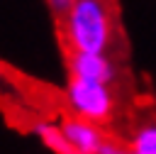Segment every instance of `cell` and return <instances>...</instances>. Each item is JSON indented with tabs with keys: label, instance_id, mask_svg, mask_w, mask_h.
<instances>
[{
	"label": "cell",
	"instance_id": "obj_1",
	"mask_svg": "<svg viewBox=\"0 0 156 154\" xmlns=\"http://www.w3.org/2000/svg\"><path fill=\"white\" fill-rule=\"evenodd\" d=\"M115 17L107 0H78L58 20V34L66 51L107 54L115 44Z\"/></svg>",
	"mask_w": 156,
	"mask_h": 154
},
{
	"label": "cell",
	"instance_id": "obj_2",
	"mask_svg": "<svg viewBox=\"0 0 156 154\" xmlns=\"http://www.w3.org/2000/svg\"><path fill=\"white\" fill-rule=\"evenodd\" d=\"M63 100L73 117H80L98 127L110 122L117 112V95H115L112 86L68 78V83L63 88Z\"/></svg>",
	"mask_w": 156,
	"mask_h": 154
},
{
	"label": "cell",
	"instance_id": "obj_3",
	"mask_svg": "<svg viewBox=\"0 0 156 154\" xmlns=\"http://www.w3.org/2000/svg\"><path fill=\"white\" fill-rule=\"evenodd\" d=\"M66 68L68 78L115 86L119 78V66L110 54H85V51H66Z\"/></svg>",
	"mask_w": 156,
	"mask_h": 154
},
{
	"label": "cell",
	"instance_id": "obj_4",
	"mask_svg": "<svg viewBox=\"0 0 156 154\" xmlns=\"http://www.w3.org/2000/svg\"><path fill=\"white\" fill-rule=\"evenodd\" d=\"M58 125H61V130H63V134H66V139L76 154H102V147L107 139L98 125L85 122L80 117H73V115L63 117Z\"/></svg>",
	"mask_w": 156,
	"mask_h": 154
},
{
	"label": "cell",
	"instance_id": "obj_5",
	"mask_svg": "<svg viewBox=\"0 0 156 154\" xmlns=\"http://www.w3.org/2000/svg\"><path fill=\"white\" fill-rule=\"evenodd\" d=\"M32 132H34V134L44 142V147L51 149L54 154H76L73 147L68 144V139H66V134H63V130H61L58 122H44V120H39V122L32 125Z\"/></svg>",
	"mask_w": 156,
	"mask_h": 154
},
{
	"label": "cell",
	"instance_id": "obj_6",
	"mask_svg": "<svg viewBox=\"0 0 156 154\" xmlns=\"http://www.w3.org/2000/svg\"><path fill=\"white\" fill-rule=\"evenodd\" d=\"M129 147L136 154H156V120L139 125L129 137Z\"/></svg>",
	"mask_w": 156,
	"mask_h": 154
},
{
	"label": "cell",
	"instance_id": "obj_7",
	"mask_svg": "<svg viewBox=\"0 0 156 154\" xmlns=\"http://www.w3.org/2000/svg\"><path fill=\"white\" fill-rule=\"evenodd\" d=\"M76 2H78V0H46V7L51 10V15H54L56 20H61V17L68 15V10H71Z\"/></svg>",
	"mask_w": 156,
	"mask_h": 154
},
{
	"label": "cell",
	"instance_id": "obj_8",
	"mask_svg": "<svg viewBox=\"0 0 156 154\" xmlns=\"http://www.w3.org/2000/svg\"><path fill=\"white\" fill-rule=\"evenodd\" d=\"M102 154H136L129 144H115V142H105Z\"/></svg>",
	"mask_w": 156,
	"mask_h": 154
}]
</instances>
